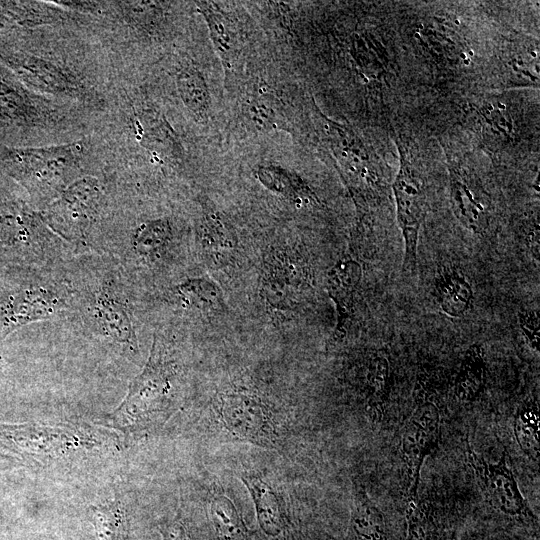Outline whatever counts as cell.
Listing matches in <instances>:
<instances>
[{
  "label": "cell",
  "instance_id": "cell-1",
  "mask_svg": "<svg viewBox=\"0 0 540 540\" xmlns=\"http://www.w3.org/2000/svg\"><path fill=\"white\" fill-rule=\"evenodd\" d=\"M186 117L153 66L124 70L95 128L121 179L185 173L193 150Z\"/></svg>",
  "mask_w": 540,
  "mask_h": 540
},
{
  "label": "cell",
  "instance_id": "cell-2",
  "mask_svg": "<svg viewBox=\"0 0 540 540\" xmlns=\"http://www.w3.org/2000/svg\"><path fill=\"white\" fill-rule=\"evenodd\" d=\"M0 64L36 93L98 118L121 74L94 27L46 26L0 32Z\"/></svg>",
  "mask_w": 540,
  "mask_h": 540
},
{
  "label": "cell",
  "instance_id": "cell-3",
  "mask_svg": "<svg viewBox=\"0 0 540 540\" xmlns=\"http://www.w3.org/2000/svg\"><path fill=\"white\" fill-rule=\"evenodd\" d=\"M65 5L94 19L121 70L152 66L182 43L185 2L66 0Z\"/></svg>",
  "mask_w": 540,
  "mask_h": 540
},
{
  "label": "cell",
  "instance_id": "cell-4",
  "mask_svg": "<svg viewBox=\"0 0 540 540\" xmlns=\"http://www.w3.org/2000/svg\"><path fill=\"white\" fill-rule=\"evenodd\" d=\"M99 118L25 86L0 64V146L70 142L92 133Z\"/></svg>",
  "mask_w": 540,
  "mask_h": 540
},
{
  "label": "cell",
  "instance_id": "cell-5",
  "mask_svg": "<svg viewBox=\"0 0 540 540\" xmlns=\"http://www.w3.org/2000/svg\"><path fill=\"white\" fill-rule=\"evenodd\" d=\"M106 163V152L96 130L70 142L0 146V174L19 182L45 205L71 182Z\"/></svg>",
  "mask_w": 540,
  "mask_h": 540
},
{
  "label": "cell",
  "instance_id": "cell-6",
  "mask_svg": "<svg viewBox=\"0 0 540 540\" xmlns=\"http://www.w3.org/2000/svg\"><path fill=\"white\" fill-rule=\"evenodd\" d=\"M174 370L155 337L147 363L131 382L121 404L102 424L123 433L148 430L172 414Z\"/></svg>",
  "mask_w": 540,
  "mask_h": 540
},
{
  "label": "cell",
  "instance_id": "cell-7",
  "mask_svg": "<svg viewBox=\"0 0 540 540\" xmlns=\"http://www.w3.org/2000/svg\"><path fill=\"white\" fill-rule=\"evenodd\" d=\"M118 177L107 162L77 178L46 205V219L61 231L84 235L109 209L111 185Z\"/></svg>",
  "mask_w": 540,
  "mask_h": 540
},
{
  "label": "cell",
  "instance_id": "cell-8",
  "mask_svg": "<svg viewBox=\"0 0 540 540\" xmlns=\"http://www.w3.org/2000/svg\"><path fill=\"white\" fill-rule=\"evenodd\" d=\"M0 435L14 450L43 463L100 449L107 438L98 429L78 424L0 425Z\"/></svg>",
  "mask_w": 540,
  "mask_h": 540
},
{
  "label": "cell",
  "instance_id": "cell-9",
  "mask_svg": "<svg viewBox=\"0 0 540 540\" xmlns=\"http://www.w3.org/2000/svg\"><path fill=\"white\" fill-rule=\"evenodd\" d=\"M465 454L467 464L489 506L506 518L537 529L538 518L519 489L507 451L504 449L499 460L493 463L479 455L467 441Z\"/></svg>",
  "mask_w": 540,
  "mask_h": 540
},
{
  "label": "cell",
  "instance_id": "cell-10",
  "mask_svg": "<svg viewBox=\"0 0 540 540\" xmlns=\"http://www.w3.org/2000/svg\"><path fill=\"white\" fill-rule=\"evenodd\" d=\"M321 127L354 201L360 207L377 198L380 178L363 141L350 128L321 115Z\"/></svg>",
  "mask_w": 540,
  "mask_h": 540
},
{
  "label": "cell",
  "instance_id": "cell-11",
  "mask_svg": "<svg viewBox=\"0 0 540 540\" xmlns=\"http://www.w3.org/2000/svg\"><path fill=\"white\" fill-rule=\"evenodd\" d=\"M441 414L431 399L420 400L403 425L399 455L406 503L418 499L421 467L438 446Z\"/></svg>",
  "mask_w": 540,
  "mask_h": 540
},
{
  "label": "cell",
  "instance_id": "cell-12",
  "mask_svg": "<svg viewBox=\"0 0 540 540\" xmlns=\"http://www.w3.org/2000/svg\"><path fill=\"white\" fill-rule=\"evenodd\" d=\"M218 413L235 437L259 446H275L278 433L272 411L256 392L240 387L227 389L219 395Z\"/></svg>",
  "mask_w": 540,
  "mask_h": 540
},
{
  "label": "cell",
  "instance_id": "cell-13",
  "mask_svg": "<svg viewBox=\"0 0 540 540\" xmlns=\"http://www.w3.org/2000/svg\"><path fill=\"white\" fill-rule=\"evenodd\" d=\"M392 188L404 242L403 270L414 272L417 269L420 230L427 212V196L421 175L402 151Z\"/></svg>",
  "mask_w": 540,
  "mask_h": 540
},
{
  "label": "cell",
  "instance_id": "cell-14",
  "mask_svg": "<svg viewBox=\"0 0 540 540\" xmlns=\"http://www.w3.org/2000/svg\"><path fill=\"white\" fill-rule=\"evenodd\" d=\"M263 268L261 294L266 304L275 311L294 312L311 285L306 262L286 250L275 249Z\"/></svg>",
  "mask_w": 540,
  "mask_h": 540
},
{
  "label": "cell",
  "instance_id": "cell-15",
  "mask_svg": "<svg viewBox=\"0 0 540 540\" xmlns=\"http://www.w3.org/2000/svg\"><path fill=\"white\" fill-rule=\"evenodd\" d=\"M362 276L361 263L349 254L342 256L327 274L326 288L336 310V325L328 341L329 347L341 343L349 333Z\"/></svg>",
  "mask_w": 540,
  "mask_h": 540
},
{
  "label": "cell",
  "instance_id": "cell-16",
  "mask_svg": "<svg viewBox=\"0 0 540 540\" xmlns=\"http://www.w3.org/2000/svg\"><path fill=\"white\" fill-rule=\"evenodd\" d=\"M194 7L206 22L214 50L225 70L230 74L238 72L246 47L245 31L238 16L224 3L197 1Z\"/></svg>",
  "mask_w": 540,
  "mask_h": 540
},
{
  "label": "cell",
  "instance_id": "cell-17",
  "mask_svg": "<svg viewBox=\"0 0 540 540\" xmlns=\"http://www.w3.org/2000/svg\"><path fill=\"white\" fill-rule=\"evenodd\" d=\"M450 198L455 216L474 234L490 227L491 201L478 179L459 165L449 164Z\"/></svg>",
  "mask_w": 540,
  "mask_h": 540
},
{
  "label": "cell",
  "instance_id": "cell-18",
  "mask_svg": "<svg viewBox=\"0 0 540 540\" xmlns=\"http://www.w3.org/2000/svg\"><path fill=\"white\" fill-rule=\"evenodd\" d=\"M287 106L277 91L263 81H252L244 88L240 113L245 124L258 132L287 130Z\"/></svg>",
  "mask_w": 540,
  "mask_h": 540
},
{
  "label": "cell",
  "instance_id": "cell-19",
  "mask_svg": "<svg viewBox=\"0 0 540 540\" xmlns=\"http://www.w3.org/2000/svg\"><path fill=\"white\" fill-rule=\"evenodd\" d=\"M198 234L205 254L215 264H227L238 251V237L228 218L213 205L202 204Z\"/></svg>",
  "mask_w": 540,
  "mask_h": 540
},
{
  "label": "cell",
  "instance_id": "cell-20",
  "mask_svg": "<svg viewBox=\"0 0 540 540\" xmlns=\"http://www.w3.org/2000/svg\"><path fill=\"white\" fill-rule=\"evenodd\" d=\"M392 386V367L384 349L372 351L365 359L361 389L365 406L373 422L385 416Z\"/></svg>",
  "mask_w": 540,
  "mask_h": 540
},
{
  "label": "cell",
  "instance_id": "cell-21",
  "mask_svg": "<svg viewBox=\"0 0 540 540\" xmlns=\"http://www.w3.org/2000/svg\"><path fill=\"white\" fill-rule=\"evenodd\" d=\"M256 178L269 191L298 207L319 204L310 185L297 173L277 164L261 165Z\"/></svg>",
  "mask_w": 540,
  "mask_h": 540
},
{
  "label": "cell",
  "instance_id": "cell-22",
  "mask_svg": "<svg viewBox=\"0 0 540 540\" xmlns=\"http://www.w3.org/2000/svg\"><path fill=\"white\" fill-rule=\"evenodd\" d=\"M487 361L481 344H471L465 351L453 382V396L462 404L475 402L484 392Z\"/></svg>",
  "mask_w": 540,
  "mask_h": 540
},
{
  "label": "cell",
  "instance_id": "cell-23",
  "mask_svg": "<svg viewBox=\"0 0 540 540\" xmlns=\"http://www.w3.org/2000/svg\"><path fill=\"white\" fill-rule=\"evenodd\" d=\"M347 540H388L382 511L359 484L353 489Z\"/></svg>",
  "mask_w": 540,
  "mask_h": 540
},
{
  "label": "cell",
  "instance_id": "cell-24",
  "mask_svg": "<svg viewBox=\"0 0 540 540\" xmlns=\"http://www.w3.org/2000/svg\"><path fill=\"white\" fill-rule=\"evenodd\" d=\"M434 292L439 307L450 317H461L472 306V286L464 273L456 267L443 268L437 274Z\"/></svg>",
  "mask_w": 540,
  "mask_h": 540
},
{
  "label": "cell",
  "instance_id": "cell-25",
  "mask_svg": "<svg viewBox=\"0 0 540 540\" xmlns=\"http://www.w3.org/2000/svg\"><path fill=\"white\" fill-rule=\"evenodd\" d=\"M241 480L254 501L262 531L269 536L281 534L285 528V518L274 489L256 474L244 473Z\"/></svg>",
  "mask_w": 540,
  "mask_h": 540
},
{
  "label": "cell",
  "instance_id": "cell-26",
  "mask_svg": "<svg viewBox=\"0 0 540 540\" xmlns=\"http://www.w3.org/2000/svg\"><path fill=\"white\" fill-rule=\"evenodd\" d=\"M59 301L45 289L28 290L12 298L7 309L9 330L26 323L50 318L58 310Z\"/></svg>",
  "mask_w": 540,
  "mask_h": 540
},
{
  "label": "cell",
  "instance_id": "cell-27",
  "mask_svg": "<svg viewBox=\"0 0 540 540\" xmlns=\"http://www.w3.org/2000/svg\"><path fill=\"white\" fill-rule=\"evenodd\" d=\"M94 313L100 327L108 336L119 343L137 348L134 328L123 303L103 293L96 298Z\"/></svg>",
  "mask_w": 540,
  "mask_h": 540
},
{
  "label": "cell",
  "instance_id": "cell-28",
  "mask_svg": "<svg viewBox=\"0 0 540 540\" xmlns=\"http://www.w3.org/2000/svg\"><path fill=\"white\" fill-rule=\"evenodd\" d=\"M97 540H129V521L124 503L114 499L88 508Z\"/></svg>",
  "mask_w": 540,
  "mask_h": 540
},
{
  "label": "cell",
  "instance_id": "cell-29",
  "mask_svg": "<svg viewBox=\"0 0 540 540\" xmlns=\"http://www.w3.org/2000/svg\"><path fill=\"white\" fill-rule=\"evenodd\" d=\"M539 407L535 399L523 402L513 420V433L521 452L533 463H539Z\"/></svg>",
  "mask_w": 540,
  "mask_h": 540
},
{
  "label": "cell",
  "instance_id": "cell-30",
  "mask_svg": "<svg viewBox=\"0 0 540 540\" xmlns=\"http://www.w3.org/2000/svg\"><path fill=\"white\" fill-rule=\"evenodd\" d=\"M210 520L219 540H246L248 531L233 502L223 494L209 501Z\"/></svg>",
  "mask_w": 540,
  "mask_h": 540
},
{
  "label": "cell",
  "instance_id": "cell-31",
  "mask_svg": "<svg viewBox=\"0 0 540 540\" xmlns=\"http://www.w3.org/2000/svg\"><path fill=\"white\" fill-rule=\"evenodd\" d=\"M173 234V223L168 217L146 218L134 229L133 244L144 254L158 253Z\"/></svg>",
  "mask_w": 540,
  "mask_h": 540
},
{
  "label": "cell",
  "instance_id": "cell-32",
  "mask_svg": "<svg viewBox=\"0 0 540 540\" xmlns=\"http://www.w3.org/2000/svg\"><path fill=\"white\" fill-rule=\"evenodd\" d=\"M178 294L187 305L206 312L219 310L223 305L220 288L205 278L186 280L179 285Z\"/></svg>",
  "mask_w": 540,
  "mask_h": 540
},
{
  "label": "cell",
  "instance_id": "cell-33",
  "mask_svg": "<svg viewBox=\"0 0 540 540\" xmlns=\"http://www.w3.org/2000/svg\"><path fill=\"white\" fill-rule=\"evenodd\" d=\"M406 540H434L432 515L426 504L414 500L406 503Z\"/></svg>",
  "mask_w": 540,
  "mask_h": 540
},
{
  "label": "cell",
  "instance_id": "cell-34",
  "mask_svg": "<svg viewBox=\"0 0 540 540\" xmlns=\"http://www.w3.org/2000/svg\"><path fill=\"white\" fill-rule=\"evenodd\" d=\"M517 321L523 339L530 350L538 356L540 342L539 310L535 308L523 309L518 313Z\"/></svg>",
  "mask_w": 540,
  "mask_h": 540
},
{
  "label": "cell",
  "instance_id": "cell-35",
  "mask_svg": "<svg viewBox=\"0 0 540 540\" xmlns=\"http://www.w3.org/2000/svg\"><path fill=\"white\" fill-rule=\"evenodd\" d=\"M524 243L530 256L536 262L539 261L540 243H539V222L538 219H533L524 228Z\"/></svg>",
  "mask_w": 540,
  "mask_h": 540
},
{
  "label": "cell",
  "instance_id": "cell-36",
  "mask_svg": "<svg viewBox=\"0 0 540 540\" xmlns=\"http://www.w3.org/2000/svg\"><path fill=\"white\" fill-rule=\"evenodd\" d=\"M158 530L162 540H188L185 526L178 519L160 525Z\"/></svg>",
  "mask_w": 540,
  "mask_h": 540
}]
</instances>
